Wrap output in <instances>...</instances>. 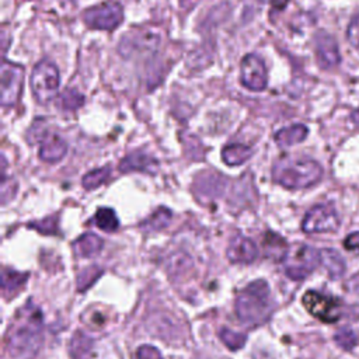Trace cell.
I'll list each match as a JSON object with an SVG mask.
<instances>
[{"label": "cell", "instance_id": "cell-1", "mask_svg": "<svg viewBox=\"0 0 359 359\" xmlns=\"http://www.w3.org/2000/svg\"><path fill=\"white\" fill-rule=\"evenodd\" d=\"M42 345V313L33 305H25L16 316L6 348L13 359H33Z\"/></svg>", "mask_w": 359, "mask_h": 359}, {"label": "cell", "instance_id": "cell-2", "mask_svg": "<svg viewBox=\"0 0 359 359\" xmlns=\"http://www.w3.org/2000/svg\"><path fill=\"white\" fill-rule=\"evenodd\" d=\"M265 281H254L237 295L234 310L237 319L247 327L264 324L274 310V304Z\"/></svg>", "mask_w": 359, "mask_h": 359}, {"label": "cell", "instance_id": "cell-3", "mask_svg": "<svg viewBox=\"0 0 359 359\" xmlns=\"http://www.w3.org/2000/svg\"><path fill=\"white\" fill-rule=\"evenodd\" d=\"M273 177L288 190H304L317 184L323 177V167L312 159H284L274 166Z\"/></svg>", "mask_w": 359, "mask_h": 359}, {"label": "cell", "instance_id": "cell-4", "mask_svg": "<svg viewBox=\"0 0 359 359\" xmlns=\"http://www.w3.org/2000/svg\"><path fill=\"white\" fill-rule=\"evenodd\" d=\"M321 264L320 250L308 246L299 245L288 251L284 267L286 275L293 281H304L314 269Z\"/></svg>", "mask_w": 359, "mask_h": 359}, {"label": "cell", "instance_id": "cell-5", "mask_svg": "<svg viewBox=\"0 0 359 359\" xmlns=\"http://www.w3.org/2000/svg\"><path fill=\"white\" fill-rule=\"evenodd\" d=\"M72 359H123L112 341L92 338L79 332L71 343Z\"/></svg>", "mask_w": 359, "mask_h": 359}, {"label": "cell", "instance_id": "cell-6", "mask_svg": "<svg viewBox=\"0 0 359 359\" xmlns=\"http://www.w3.org/2000/svg\"><path fill=\"white\" fill-rule=\"evenodd\" d=\"M29 83H32L34 99L40 104H48L58 96L61 77H59L58 68L52 62L41 61L34 66Z\"/></svg>", "mask_w": 359, "mask_h": 359}, {"label": "cell", "instance_id": "cell-7", "mask_svg": "<svg viewBox=\"0 0 359 359\" xmlns=\"http://www.w3.org/2000/svg\"><path fill=\"white\" fill-rule=\"evenodd\" d=\"M24 82V68L10 62L3 61L0 69V103L2 107H14L20 99Z\"/></svg>", "mask_w": 359, "mask_h": 359}, {"label": "cell", "instance_id": "cell-8", "mask_svg": "<svg viewBox=\"0 0 359 359\" xmlns=\"http://www.w3.org/2000/svg\"><path fill=\"white\" fill-rule=\"evenodd\" d=\"M306 310L323 323H336L341 319L343 310L337 299L316 290H308L302 297Z\"/></svg>", "mask_w": 359, "mask_h": 359}, {"label": "cell", "instance_id": "cell-9", "mask_svg": "<svg viewBox=\"0 0 359 359\" xmlns=\"http://www.w3.org/2000/svg\"><path fill=\"white\" fill-rule=\"evenodd\" d=\"M83 20L90 28L110 32L124 21V10L118 3L108 2L87 9L83 13Z\"/></svg>", "mask_w": 359, "mask_h": 359}, {"label": "cell", "instance_id": "cell-10", "mask_svg": "<svg viewBox=\"0 0 359 359\" xmlns=\"http://www.w3.org/2000/svg\"><path fill=\"white\" fill-rule=\"evenodd\" d=\"M340 227V218L332 205H316L306 214L302 229L305 233H330Z\"/></svg>", "mask_w": 359, "mask_h": 359}, {"label": "cell", "instance_id": "cell-11", "mask_svg": "<svg viewBox=\"0 0 359 359\" xmlns=\"http://www.w3.org/2000/svg\"><path fill=\"white\" fill-rule=\"evenodd\" d=\"M242 84L250 92H262L268 84V73L262 59L254 53L246 55L240 66Z\"/></svg>", "mask_w": 359, "mask_h": 359}, {"label": "cell", "instance_id": "cell-12", "mask_svg": "<svg viewBox=\"0 0 359 359\" xmlns=\"http://www.w3.org/2000/svg\"><path fill=\"white\" fill-rule=\"evenodd\" d=\"M316 45V58L319 66L324 71H330L340 65L341 55L338 49V44L333 36L325 32H320L314 37Z\"/></svg>", "mask_w": 359, "mask_h": 359}, {"label": "cell", "instance_id": "cell-13", "mask_svg": "<svg viewBox=\"0 0 359 359\" xmlns=\"http://www.w3.org/2000/svg\"><path fill=\"white\" fill-rule=\"evenodd\" d=\"M226 254L232 262L250 264L256 261L258 256V249L251 238L245 236H236L229 243Z\"/></svg>", "mask_w": 359, "mask_h": 359}, {"label": "cell", "instance_id": "cell-14", "mask_svg": "<svg viewBox=\"0 0 359 359\" xmlns=\"http://www.w3.org/2000/svg\"><path fill=\"white\" fill-rule=\"evenodd\" d=\"M66 152H68L66 142L62 138H59L58 135L49 134L41 142L40 159L47 163H56L66 156Z\"/></svg>", "mask_w": 359, "mask_h": 359}, {"label": "cell", "instance_id": "cell-15", "mask_svg": "<svg viewBox=\"0 0 359 359\" xmlns=\"http://www.w3.org/2000/svg\"><path fill=\"white\" fill-rule=\"evenodd\" d=\"M158 169V162L146 153L135 152L128 155L119 163V171L131 173V171H147L155 173Z\"/></svg>", "mask_w": 359, "mask_h": 359}, {"label": "cell", "instance_id": "cell-16", "mask_svg": "<svg viewBox=\"0 0 359 359\" xmlns=\"http://www.w3.org/2000/svg\"><path fill=\"white\" fill-rule=\"evenodd\" d=\"M309 135V129L304 124H295L286 128H282L275 134V142L280 147H290L304 142Z\"/></svg>", "mask_w": 359, "mask_h": 359}, {"label": "cell", "instance_id": "cell-17", "mask_svg": "<svg viewBox=\"0 0 359 359\" xmlns=\"http://www.w3.org/2000/svg\"><path fill=\"white\" fill-rule=\"evenodd\" d=\"M103 240L101 238L95 234V233H86L83 236H80L77 240L75 242L73 245V249H75V253L79 256V257H86V258H90V257H95L97 256L101 249H103Z\"/></svg>", "mask_w": 359, "mask_h": 359}, {"label": "cell", "instance_id": "cell-18", "mask_svg": "<svg viewBox=\"0 0 359 359\" xmlns=\"http://www.w3.org/2000/svg\"><path fill=\"white\" fill-rule=\"evenodd\" d=\"M321 254V265L327 269L328 275L333 280H338L345 273V261L340 256L338 251L333 249H323L320 250Z\"/></svg>", "mask_w": 359, "mask_h": 359}, {"label": "cell", "instance_id": "cell-19", "mask_svg": "<svg viewBox=\"0 0 359 359\" xmlns=\"http://www.w3.org/2000/svg\"><path fill=\"white\" fill-rule=\"evenodd\" d=\"M251 149L242 143L227 145L222 151V159L227 166H242L251 158Z\"/></svg>", "mask_w": 359, "mask_h": 359}, {"label": "cell", "instance_id": "cell-20", "mask_svg": "<svg viewBox=\"0 0 359 359\" xmlns=\"http://www.w3.org/2000/svg\"><path fill=\"white\" fill-rule=\"evenodd\" d=\"M264 250L267 257H271L273 260H285L289 249L284 238L275 233H267L264 237Z\"/></svg>", "mask_w": 359, "mask_h": 359}, {"label": "cell", "instance_id": "cell-21", "mask_svg": "<svg viewBox=\"0 0 359 359\" xmlns=\"http://www.w3.org/2000/svg\"><path fill=\"white\" fill-rule=\"evenodd\" d=\"M27 280L25 274L17 273L14 269L5 268L2 273V290L6 297L14 296L24 286Z\"/></svg>", "mask_w": 359, "mask_h": 359}, {"label": "cell", "instance_id": "cell-22", "mask_svg": "<svg viewBox=\"0 0 359 359\" xmlns=\"http://www.w3.org/2000/svg\"><path fill=\"white\" fill-rule=\"evenodd\" d=\"M110 173H111V169L110 166H106V167H101V169H96V170H92L88 171L83 180H82V184L84 187V190L87 191H92V190H96L99 188L100 186H103L108 177H110Z\"/></svg>", "mask_w": 359, "mask_h": 359}, {"label": "cell", "instance_id": "cell-23", "mask_svg": "<svg viewBox=\"0 0 359 359\" xmlns=\"http://www.w3.org/2000/svg\"><path fill=\"white\" fill-rule=\"evenodd\" d=\"M95 223L99 229L104 230V232H115L119 226V221L115 215V212L112 211L111 208H101L97 211L96 216H95Z\"/></svg>", "mask_w": 359, "mask_h": 359}, {"label": "cell", "instance_id": "cell-24", "mask_svg": "<svg viewBox=\"0 0 359 359\" xmlns=\"http://www.w3.org/2000/svg\"><path fill=\"white\" fill-rule=\"evenodd\" d=\"M171 219V212L169 211L167 208H160L158 211L152 215L149 216L143 223L142 227L147 232H156V230H162L164 229Z\"/></svg>", "mask_w": 359, "mask_h": 359}, {"label": "cell", "instance_id": "cell-25", "mask_svg": "<svg viewBox=\"0 0 359 359\" xmlns=\"http://www.w3.org/2000/svg\"><path fill=\"white\" fill-rule=\"evenodd\" d=\"M59 106L65 111L79 110L84 104V96L75 88H66L64 93L59 96Z\"/></svg>", "mask_w": 359, "mask_h": 359}, {"label": "cell", "instance_id": "cell-26", "mask_svg": "<svg viewBox=\"0 0 359 359\" xmlns=\"http://www.w3.org/2000/svg\"><path fill=\"white\" fill-rule=\"evenodd\" d=\"M221 341L230 349V351H238L242 349L246 345V336L242 333H236L233 330H229V328H223L219 333Z\"/></svg>", "mask_w": 359, "mask_h": 359}, {"label": "cell", "instance_id": "cell-27", "mask_svg": "<svg viewBox=\"0 0 359 359\" xmlns=\"http://www.w3.org/2000/svg\"><path fill=\"white\" fill-rule=\"evenodd\" d=\"M49 135L48 129H47V124L44 119H37V121L33 123V125L29 127L28 132H27V142L29 145H34L38 142H42L47 136Z\"/></svg>", "mask_w": 359, "mask_h": 359}, {"label": "cell", "instance_id": "cell-28", "mask_svg": "<svg viewBox=\"0 0 359 359\" xmlns=\"http://www.w3.org/2000/svg\"><path fill=\"white\" fill-rule=\"evenodd\" d=\"M334 340H336V343H337L341 348H344V349H347V351L352 349V348L356 345V343H358L356 334L351 330V328H348V327L340 328V330H338V332L336 333V336H334Z\"/></svg>", "mask_w": 359, "mask_h": 359}, {"label": "cell", "instance_id": "cell-29", "mask_svg": "<svg viewBox=\"0 0 359 359\" xmlns=\"http://www.w3.org/2000/svg\"><path fill=\"white\" fill-rule=\"evenodd\" d=\"M17 191V182L6 174H2V203L6 205L10 199L14 198Z\"/></svg>", "mask_w": 359, "mask_h": 359}, {"label": "cell", "instance_id": "cell-30", "mask_svg": "<svg viewBox=\"0 0 359 359\" xmlns=\"http://www.w3.org/2000/svg\"><path fill=\"white\" fill-rule=\"evenodd\" d=\"M101 274V271H100V269L97 268V267H95V268H87L86 269V271L80 275V278H79V289L80 290H84V289H87L88 286H90V284H93L95 282V280L99 277Z\"/></svg>", "mask_w": 359, "mask_h": 359}, {"label": "cell", "instance_id": "cell-31", "mask_svg": "<svg viewBox=\"0 0 359 359\" xmlns=\"http://www.w3.org/2000/svg\"><path fill=\"white\" fill-rule=\"evenodd\" d=\"M32 227H36L38 232L45 233V234H53L58 232V219L55 216L47 218L42 222H36L29 225Z\"/></svg>", "mask_w": 359, "mask_h": 359}, {"label": "cell", "instance_id": "cell-32", "mask_svg": "<svg viewBox=\"0 0 359 359\" xmlns=\"http://www.w3.org/2000/svg\"><path fill=\"white\" fill-rule=\"evenodd\" d=\"M347 38L354 48H359V16L354 17L349 23L347 29Z\"/></svg>", "mask_w": 359, "mask_h": 359}, {"label": "cell", "instance_id": "cell-33", "mask_svg": "<svg viewBox=\"0 0 359 359\" xmlns=\"http://www.w3.org/2000/svg\"><path fill=\"white\" fill-rule=\"evenodd\" d=\"M136 359H164L158 348L153 345H142L136 352Z\"/></svg>", "mask_w": 359, "mask_h": 359}, {"label": "cell", "instance_id": "cell-34", "mask_svg": "<svg viewBox=\"0 0 359 359\" xmlns=\"http://www.w3.org/2000/svg\"><path fill=\"white\" fill-rule=\"evenodd\" d=\"M344 247L348 251H359V232L351 233L345 237L344 240Z\"/></svg>", "mask_w": 359, "mask_h": 359}, {"label": "cell", "instance_id": "cell-35", "mask_svg": "<svg viewBox=\"0 0 359 359\" xmlns=\"http://www.w3.org/2000/svg\"><path fill=\"white\" fill-rule=\"evenodd\" d=\"M348 289L352 293L359 295V273H356L354 277H351V280L348 281Z\"/></svg>", "mask_w": 359, "mask_h": 359}, {"label": "cell", "instance_id": "cell-36", "mask_svg": "<svg viewBox=\"0 0 359 359\" xmlns=\"http://www.w3.org/2000/svg\"><path fill=\"white\" fill-rule=\"evenodd\" d=\"M351 119H352V123H354L356 127H359V108H358V110H355V111L352 112V115H351Z\"/></svg>", "mask_w": 359, "mask_h": 359}]
</instances>
